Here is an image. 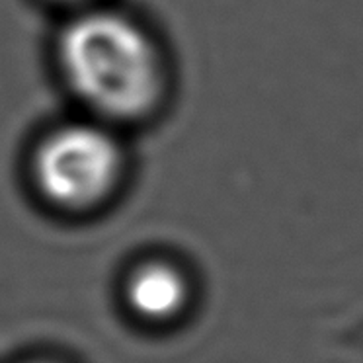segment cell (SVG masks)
<instances>
[{
    "mask_svg": "<svg viewBox=\"0 0 363 363\" xmlns=\"http://www.w3.org/2000/svg\"><path fill=\"white\" fill-rule=\"evenodd\" d=\"M65 77L79 98L110 119H135L155 108L162 63L143 28L111 10H92L67 26L59 43Z\"/></svg>",
    "mask_w": 363,
    "mask_h": 363,
    "instance_id": "cell-1",
    "label": "cell"
},
{
    "mask_svg": "<svg viewBox=\"0 0 363 363\" xmlns=\"http://www.w3.org/2000/svg\"><path fill=\"white\" fill-rule=\"evenodd\" d=\"M33 170L49 201L67 209H86L108 198L118 184L121 152L104 127L71 123L41 143Z\"/></svg>",
    "mask_w": 363,
    "mask_h": 363,
    "instance_id": "cell-2",
    "label": "cell"
},
{
    "mask_svg": "<svg viewBox=\"0 0 363 363\" xmlns=\"http://www.w3.org/2000/svg\"><path fill=\"white\" fill-rule=\"evenodd\" d=\"M188 284L178 269L162 262L147 264L137 269L127 284V303L133 313L162 323L170 320L186 307Z\"/></svg>",
    "mask_w": 363,
    "mask_h": 363,
    "instance_id": "cell-3",
    "label": "cell"
}]
</instances>
